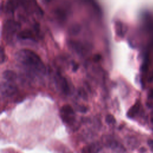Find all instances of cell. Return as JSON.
<instances>
[{"label":"cell","instance_id":"cell-5","mask_svg":"<svg viewBox=\"0 0 153 153\" xmlns=\"http://www.w3.org/2000/svg\"><path fill=\"white\" fill-rule=\"evenodd\" d=\"M1 94L6 97L11 96L17 91V87L14 84V82L5 81L2 82L1 87Z\"/></svg>","mask_w":153,"mask_h":153},{"label":"cell","instance_id":"cell-17","mask_svg":"<svg viewBox=\"0 0 153 153\" xmlns=\"http://www.w3.org/2000/svg\"><path fill=\"white\" fill-rule=\"evenodd\" d=\"M148 145L151 151L152 152H153V140L152 139H149L148 140Z\"/></svg>","mask_w":153,"mask_h":153},{"label":"cell","instance_id":"cell-16","mask_svg":"<svg viewBox=\"0 0 153 153\" xmlns=\"http://www.w3.org/2000/svg\"><path fill=\"white\" fill-rule=\"evenodd\" d=\"M5 57V54L3 48L1 47V63H3L4 62L5 59V57Z\"/></svg>","mask_w":153,"mask_h":153},{"label":"cell","instance_id":"cell-6","mask_svg":"<svg viewBox=\"0 0 153 153\" xmlns=\"http://www.w3.org/2000/svg\"><path fill=\"white\" fill-rule=\"evenodd\" d=\"M102 146L99 142H93L84 146L81 149V153H99Z\"/></svg>","mask_w":153,"mask_h":153},{"label":"cell","instance_id":"cell-13","mask_svg":"<svg viewBox=\"0 0 153 153\" xmlns=\"http://www.w3.org/2000/svg\"><path fill=\"white\" fill-rule=\"evenodd\" d=\"M115 32L117 35L119 36H122L123 34V25L120 22H116L115 24Z\"/></svg>","mask_w":153,"mask_h":153},{"label":"cell","instance_id":"cell-14","mask_svg":"<svg viewBox=\"0 0 153 153\" xmlns=\"http://www.w3.org/2000/svg\"><path fill=\"white\" fill-rule=\"evenodd\" d=\"M105 121L108 124H112L115 123V119L112 114H108L106 116Z\"/></svg>","mask_w":153,"mask_h":153},{"label":"cell","instance_id":"cell-4","mask_svg":"<svg viewBox=\"0 0 153 153\" xmlns=\"http://www.w3.org/2000/svg\"><path fill=\"white\" fill-rule=\"evenodd\" d=\"M61 117L63 121L71 124L75 120V113L72 108L69 105H65L61 109Z\"/></svg>","mask_w":153,"mask_h":153},{"label":"cell","instance_id":"cell-18","mask_svg":"<svg viewBox=\"0 0 153 153\" xmlns=\"http://www.w3.org/2000/svg\"><path fill=\"white\" fill-rule=\"evenodd\" d=\"M139 152H140V153H144V152H145L146 151V149L145 148L142 147L141 148H140V149H139Z\"/></svg>","mask_w":153,"mask_h":153},{"label":"cell","instance_id":"cell-15","mask_svg":"<svg viewBox=\"0 0 153 153\" xmlns=\"http://www.w3.org/2000/svg\"><path fill=\"white\" fill-rule=\"evenodd\" d=\"M71 33H74V30H75V33H77L79 30V27L77 25L75 26H72L71 28Z\"/></svg>","mask_w":153,"mask_h":153},{"label":"cell","instance_id":"cell-9","mask_svg":"<svg viewBox=\"0 0 153 153\" xmlns=\"http://www.w3.org/2000/svg\"><path fill=\"white\" fill-rule=\"evenodd\" d=\"M16 74L14 72L10 70L5 71L2 74V78L5 81L14 82L16 79Z\"/></svg>","mask_w":153,"mask_h":153},{"label":"cell","instance_id":"cell-1","mask_svg":"<svg viewBox=\"0 0 153 153\" xmlns=\"http://www.w3.org/2000/svg\"><path fill=\"white\" fill-rule=\"evenodd\" d=\"M17 62L30 75H43L45 73V67L39 56L34 51L24 49L15 54Z\"/></svg>","mask_w":153,"mask_h":153},{"label":"cell","instance_id":"cell-7","mask_svg":"<svg viewBox=\"0 0 153 153\" xmlns=\"http://www.w3.org/2000/svg\"><path fill=\"white\" fill-rule=\"evenodd\" d=\"M17 37L21 39H34L33 32L29 29H25L20 31Z\"/></svg>","mask_w":153,"mask_h":153},{"label":"cell","instance_id":"cell-19","mask_svg":"<svg viewBox=\"0 0 153 153\" xmlns=\"http://www.w3.org/2000/svg\"><path fill=\"white\" fill-rule=\"evenodd\" d=\"M78 64H74V65H73V71H76L77 69H78Z\"/></svg>","mask_w":153,"mask_h":153},{"label":"cell","instance_id":"cell-8","mask_svg":"<svg viewBox=\"0 0 153 153\" xmlns=\"http://www.w3.org/2000/svg\"><path fill=\"white\" fill-rule=\"evenodd\" d=\"M58 76H59L57 78L58 84L60 85L63 92L65 94H67L69 92V86H68L66 79L64 77L60 76V75H59Z\"/></svg>","mask_w":153,"mask_h":153},{"label":"cell","instance_id":"cell-12","mask_svg":"<svg viewBox=\"0 0 153 153\" xmlns=\"http://www.w3.org/2000/svg\"><path fill=\"white\" fill-rule=\"evenodd\" d=\"M17 2L16 1H9L6 4V10L8 12H13L14 10L18 6Z\"/></svg>","mask_w":153,"mask_h":153},{"label":"cell","instance_id":"cell-11","mask_svg":"<svg viewBox=\"0 0 153 153\" xmlns=\"http://www.w3.org/2000/svg\"><path fill=\"white\" fill-rule=\"evenodd\" d=\"M127 145L130 149H136L139 145L138 140L134 137H129L126 141Z\"/></svg>","mask_w":153,"mask_h":153},{"label":"cell","instance_id":"cell-3","mask_svg":"<svg viewBox=\"0 0 153 153\" xmlns=\"http://www.w3.org/2000/svg\"><path fill=\"white\" fill-rule=\"evenodd\" d=\"M20 25L19 22L13 20H7L4 26V30L6 38L10 39L20 29Z\"/></svg>","mask_w":153,"mask_h":153},{"label":"cell","instance_id":"cell-10","mask_svg":"<svg viewBox=\"0 0 153 153\" xmlns=\"http://www.w3.org/2000/svg\"><path fill=\"white\" fill-rule=\"evenodd\" d=\"M69 44L71 45V47L72 48V49L74 50L76 53L82 54L84 52L85 47L81 44L77 42H74V41H71Z\"/></svg>","mask_w":153,"mask_h":153},{"label":"cell","instance_id":"cell-2","mask_svg":"<svg viewBox=\"0 0 153 153\" xmlns=\"http://www.w3.org/2000/svg\"><path fill=\"white\" fill-rule=\"evenodd\" d=\"M102 143L116 153H124L126 151V148L122 143L111 137H105L102 139Z\"/></svg>","mask_w":153,"mask_h":153}]
</instances>
